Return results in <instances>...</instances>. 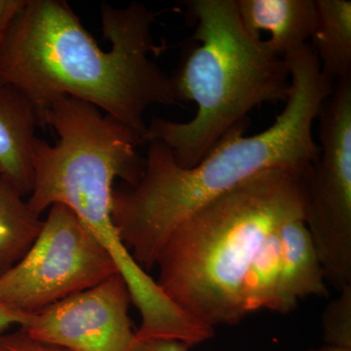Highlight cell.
I'll list each match as a JSON object with an SVG mask.
<instances>
[{
    "mask_svg": "<svg viewBox=\"0 0 351 351\" xmlns=\"http://www.w3.org/2000/svg\"><path fill=\"white\" fill-rule=\"evenodd\" d=\"M191 346L171 339H136L132 351H189Z\"/></svg>",
    "mask_w": 351,
    "mask_h": 351,
    "instance_id": "18",
    "label": "cell"
},
{
    "mask_svg": "<svg viewBox=\"0 0 351 351\" xmlns=\"http://www.w3.org/2000/svg\"><path fill=\"white\" fill-rule=\"evenodd\" d=\"M43 117L59 141L51 145L36 138L32 149L34 182L29 206L40 216L55 204L69 207L98 240L125 281L141 314L164 301L162 290L132 257L112 218L113 182L135 186L144 170L137 147L142 138L86 101L59 97Z\"/></svg>",
    "mask_w": 351,
    "mask_h": 351,
    "instance_id": "5",
    "label": "cell"
},
{
    "mask_svg": "<svg viewBox=\"0 0 351 351\" xmlns=\"http://www.w3.org/2000/svg\"><path fill=\"white\" fill-rule=\"evenodd\" d=\"M156 16L138 2L122 8L101 3V32L112 43L105 51L68 2L27 0L0 50V83L31 101L39 124L55 99L68 96L143 138L147 108L178 105L170 76L152 59L161 51L152 34Z\"/></svg>",
    "mask_w": 351,
    "mask_h": 351,
    "instance_id": "1",
    "label": "cell"
},
{
    "mask_svg": "<svg viewBox=\"0 0 351 351\" xmlns=\"http://www.w3.org/2000/svg\"><path fill=\"white\" fill-rule=\"evenodd\" d=\"M277 232L280 274L274 311L289 313L304 298L328 297L324 269L304 219L289 221Z\"/></svg>",
    "mask_w": 351,
    "mask_h": 351,
    "instance_id": "9",
    "label": "cell"
},
{
    "mask_svg": "<svg viewBox=\"0 0 351 351\" xmlns=\"http://www.w3.org/2000/svg\"><path fill=\"white\" fill-rule=\"evenodd\" d=\"M27 0H0V50L3 47L11 27Z\"/></svg>",
    "mask_w": 351,
    "mask_h": 351,
    "instance_id": "17",
    "label": "cell"
},
{
    "mask_svg": "<svg viewBox=\"0 0 351 351\" xmlns=\"http://www.w3.org/2000/svg\"><path fill=\"white\" fill-rule=\"evenodd\" d=\"M277 232L278 228L263 240L245 272L240 293L245 316L262 308L274 311L280 274V241Z\"/></svg>",
    "mask_w": 351,
    "mask_h": 351,
    "instance_id": "14",
    "label": "cell"
},
{
    "mask_svg": "<svg viewBox=\"0 0 351 351\" xmlns=\"http://www.w3.org/2000/svg\"><path fill=\"white\" fill-rule=\"evenodd\" d=\"M40 126L31 101L10 85L0 83V170L23 195L34 182L32 149Z\"/></svg>",
    "mask_w": 351,
    "mask_h": 351,
    "instance_id": "11",
    "label": "cell"
},
{
    "mask_svg": "<svg viewBox=\"0 0 351 351\" xmlns=\"http://www.w3.org/2000/svg\"><path fill=\"white\" fill-rule=\"evenodd\" d=\"M319 156L306 178L304 223L326 280L351 286V77L334 83L318 113Z\"/></svg>",
    "mask_w": 351,
    "mask_h": 351,
    "instance_id": "7",
    "label": "cell"
},
{
    "mask_svg": "<svg viewBox=\"0 0 351 351\" xmlns=\"http://www.w3.org/2000/svg\"><path fill=\"white\" fill-rule=\"evenodd\" d=\"M0 172V276L14 267L38 237L43 219Z\"/></svg>",
    "mask_w": 351,
    "mask_h": 351,
    "instance_id": "13",
    "label": "cell"
},
{
    "mask_svg": "<svg viewBox=\"0 0 351 351\" xmlns=\"http://www.w3.org/2000/svg\"><path fill=\"white\" fill-rule=\"evenodd\" d=\"M308 172L265 171L184 219L156 258L164 294L206 326L239 324L247 267L270 233L304 219Z\"/></svg>",
    "mask_w": 351,
    "mask_h": 351,
    "instance_id": "3",
    "label": "cell"
},
{
    "mask_svg": "<svg viewBox=\"0 0 351 351\" xmlns=\"http://www.w3.org/2000/svg\"><path fill=\"white\" fill-rule=\"evenodd\" d=\"M117 274L82 221L69 207L55 204L27 253L0 276V306L34 315Z\"/></svg>",
    "mask_w": 351,
    "mask_h": 351,
    "instance_id": "6",
    "label": "cell"
},
{
    "mask_svg": "<svg viewBox=\"0 0 351 351\" xmlns=\"http://www.w3.org/2000/svg\"><path fill=\"white\" fill-rule=\"evenodd\" d=\"M317 17L311 49L328 82L351 77V1L315 0Z\"/></svg>",
    "mask_w": 351,
    "mask_h": 351,
    "instance_id": "12",
    "label": "cell"
},
{
    "mask_svg": "<svg viewBox=\"0 0 351 351\" xmlns=\"http://www.w3.org/2000/svg\"><path fill=\"white\" fill-rule=\"evenodd\" d=\"M285 58L290 90L285 108L271 126L247 137V120L193 168L180 167L161 143H147L137 184L113 189V221L132 257L145 271L156 267L159 252L176 228L208 203L265 171L311 170L319 156L314 121L334 85L321 75L311 46Z\"/></svg>",
    "mask_w": 351,
    "mask_h": 351,
    "instance_id": "2",
    "label": "cell"
},
{
    "mask_svg": "<svg viewBox=\"0 0 351 351\" xmlns=\"http://www.w3.org/2000/svg\"><path fill=\"white\" fill-rule=\"evenodd\" d=\"M339 292L323 313V338L325 346L351 350V286Z\"/></svg>",
    "mask_w": 351,
    "mask_h": 351,
    "instance_id": "15",
    "label": "cell"
},
{
    "mask_svg": "<svg viewBox=\"0 0 351 351\" xmlns=\"http://www.w3.org/2000/svg\"><path fill=\"white\" fill-rule=\"evenodd\" d=\"M0 172H1V170H0ZM2 173V172H1Z\"/></svg>",
    "mask_w": 351,
    "mask_h": 351,
    "instance_id": "21",
    "label": "cell"
},
{
    "mask_svg": "<svg viewBox=\"0 0 351 351\" xmlns=\"http://www.w3.org/2000/svg\"><path fill=\"white\" fill-rule=\"evenodd\" d=\"M308 351H351L350 350H343V348H334V346H324L321 348H313Z\"/></svg>",
    "mask_w": 351,
    "mask_h": 351,
    "instance_id": "20",
    "label": "cell"
},
{
    "mask_svg": "<svg viewBox=\"0 0 351 351\" xmlns=\"http://www.w3.org/2000/svg\"><path fill=\"white\" fill-rule=\"evenodd\" d=\"M131 295L119 274L27 318L20 327L41 343L69 351H132Z\"/></svg>",
    "mask_w": 351,
    "mask_h": 351,
    "instance_id": "8",
    "label": "cell"
},
{
    "mask_svg": "<svg viewBox=\"0 0 351 351\" xmlns=\"http://www.w3.org/2000/svg\"><path fill=\"white\" fill-rule=\"evenodd\" d=\"M29 316L15 313L6 307L0 306V335L4 334L9 328L18 325L22 327Z\"/></svg>",
    "mask_w": 351,
    "mask_h": 351,
    "instance_id": "19",
    "label": "cell"
},
{
    "mask_svg": "<svg viewBox=\"0 0 351 351\" xmlns=\"http://www.w3.org/2000/svg\"><path fill=\"white\" fill-rule=\"evenodd\" d=\"M237 7L245 31L254 38L269 32L265 43L281 57L307 45L317 17L315 0H237Z\"/></svg>",
    "mask_w": 351,
    "mask_h": 351,
    "instance_id": "10",
    "label": "cell"
},
{
    "mask_svg": "<svg viewBox=\"0 0 351 351\" xmlns=\"http://www.w3.org/2000/svg\"><path fill=\"white\" fill-rule=\"evenodd\" d=\"M0 351H69L29 338L23 329L0 335Z\"/></svg>",
    "mask_w": 351,
    "mask_h": 351,
    "instance_id": "16",
    "label": "cell"
},
{
    "mask_svg": "<svg viewBox=\"0 0 351 351\" xmlns=\"http://www.w3.org/2000/svg\"><path fill=\"white\" fill-rule=\"evenodd\" d=\"M184 6L195 29L170 82L177 103L193 101L197 112L188 122L152 117L142 144L161 143L180 167L193 168L254 108L286 101L290 71L285 57L245 31L237 0H189Z\"/></svg>",
    "mask_w": 351,
    "mask_h": 351,
    "instance_id": "4",
    "label": "cell"
}]
</instances>
